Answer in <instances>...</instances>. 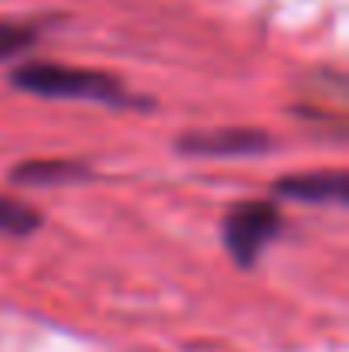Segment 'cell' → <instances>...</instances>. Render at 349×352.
<instances>
[{
	"label": "cell",
	"mask_w": 349,
	"mask_h": 352,
	"mask_svg": "<svg viewBox=\"0 0 349 352\" xmlns=\"http://www.w3.org/2000/svg\"><path fill=\"white\" fill-rule=\"evenodd\" d=\"M7 79L14 89L45 96V100H86L100 107H114V110L151 107V103H140L116 76L96 72V69H76V65H59V62H24Z\"/></svg>",
	"instance_id": "6da1fadb"
},
{
	"label": "cell",
	"mask_w": 349,
	"mask_h": 352,
	"mask_svg": "<svg viewBox=\"0 0 349 352\" xmlns=\"http://www.w3.org/2000/svg\"><path fill=\"white\" fill-rule=\"evenodd\" d=\"M281 226H284V216L274 202L267 199L236 202L223 216V246L243 270H250L260 260V253L277 239Z\"/></svg>",
	"instance_id": "7a4b0ae2"
},
{
	"label": "cell",
	"mask_w": 349,
	"mask_h": 352,
	"mask_svg": "<svg viewBox=\"0 0 349 352\" xmlns=\"http://www.w3.org/2000/svg\"><path fill=\"white\" fill-rule=\"evenodd\" d=\"M175 147L189 157H253L271 147V137L260 130L230 126L216 133H185L175 140Z\"/></svg>",
	"instance_id": "3957f363"
},
{
	"label": "cell",
	"mask_w": 349,
	"mask_h": 352,
	"mask_svg": "<svg viewBox=\"0 0 349 352\" xmlns=\"http://www.w3.org/2000/svg\"><path fill=\"white\" fill-rule=\"evenodd\" d=\"M274 192L295 202H308V206H346V175L343 171L288 175L274 185Z\"/></svg>",
	"instance_id": "277c9868"
},
{
	"label": "cell",
	"mask_w": 349,
	"mask_h": 352,
	"mask_svg": "<svg viewBox=\"0 0 349 352\" xmlns=\"http://www.w3.org/2000/svg\"><path fill=\"white\" fill-rule=\"evenodd\" d=\"M89 178H93V171L79 161H21L10 168V182L28 185V188L76 185V182H89Z\"/></svg>",
	"instance_id": "5b68a950"
},
{
	"label": "cell",
	"mask_w": 349,
	"mask_h": 352,
	"mask_svg": "<svg viewBox=\"0 0 349 352\" xmlns=\"http://www.w3.org/2000/svg\"><path fill=\"white\" fill-rule=\"evenodd\" d=\"M38 226H41V216L31 206H24L10 195H0V233L21 239V236H31Z\"/></svg>",
	"instance_id": "8992f818"
},
{
	"label": "cell",
	"mask_w": 349,
	"mask_h": 352,
	"mask_svg": "<svg viewBox=\"0 0 349 352\" xmlns=\"http://www.w3.org/2000/svg\"><path fill=\"white\" fill-rule=\"evenodd\" d=\"M41 34L38 21H0V62L28 52Z\"/></svg>",
	"instance_id": "52a82bcc"
}]
</instances>
